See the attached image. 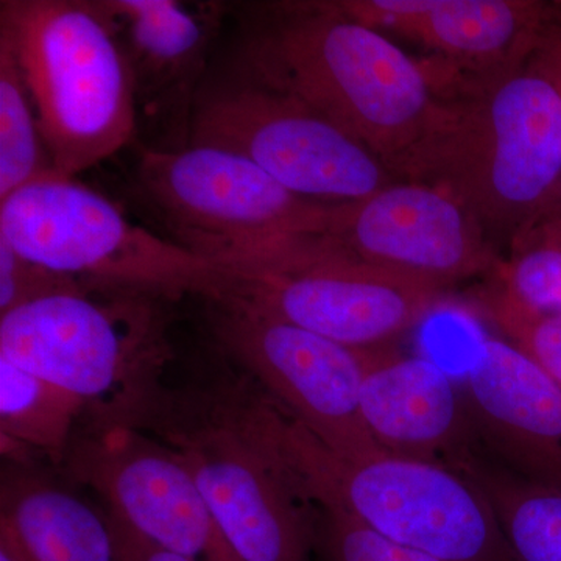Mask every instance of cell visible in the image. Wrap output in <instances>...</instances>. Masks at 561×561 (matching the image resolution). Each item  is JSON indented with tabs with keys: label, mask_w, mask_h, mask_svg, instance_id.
<instances>
[{
	"label": "cell",
	"mask_w": 561,
	"mask_h": 561,
	"mask_svg": "<svg viewBox=\"0 0 561 561\" xmlns=\"http://www.w3.org/2000/svg\"><path fill=\"white\" fill-rule=\"evenodd\" d=\"M62 468L106 502L114 522L153 545L195 561H242L171 446L127 424L95 423L76 434Z\"/></svg>",
	"instance_id": "7c38bea8"
},
{
	"label": "cell",
	"mask_w": 561,
	"mask_h": 561,
	"mask_svg": "<svg viewBox=\"0 0 561 561\" xmlns=\"http://www.w3.org/2000/svg\"><path fill=\"white\" fill-rule=\"evenodd\" d=\"M55 172L11 41L0 32V202Z\"/></svg>",
	"instance_id": "44dd1931"
},
{
	"label": "cell",
	"mask_w": 561,
	"mask_h": 561,
	"mask_svg": "<svg viewBox=\"0 0 561 561\" xmlns=\"http://www.w3.org/2000/svg\"><path fill=\"white\" fill-rule=\"evenodd\" d=\"M0 32L16 54L58 175L73 179L130 142L135 76L98 2L3 0Z\"/></svg>",
	"instance_id": "277c9868"
},
{
	"label": "cell",
	"mask_w": 561,
	"mask_h": 561,
	"mask_svg": "<svg viewBox=\"0 0 561 561\" xmlns=\"http://www.w3.org/2000/svg\"><path fill=\"white\" fill-rule=\"evenodd\" d=\"M84 408L87 402L76 394L0 359L2 453L13 456L18 465L36 451L62 467Z\"/></svg>",
	"instance_id": "d6986e66"
},
{
	"label": "cell",
	"mask_w": 561,
	"mask_h": 561,
	"mask_svg": "<svg viewBox=\"0 0 561 561\" xmlns=\"http://www.w3.org/2000/svg\"><path fill=\"white\" fill-rule=\"evenodd\" d=\"M0 236L51 272L161 298L224 291L227 271L138 227L113 202L51 172L0 202Z\"/></svg>",
	"instance_id": "52a82bcc"
},
{
	"label": "cell",
	"mask_w": 561,
	"mask_h": 561,
	"mask_svg": "<svg viewBox=\"0 0 561 561\" xmlns=\"http://www.w3.org/2000/svg\"><path fill=\"white\" fill-rule=\"evenodd\" d=\"M187 144L241 154L312 201H360L397 181L359 140L242 66L227 79L202 84Z\"/></svg>",
	"instance_id": "ba28073f"
},
{
	"label": "cell",
	"mask_w": 561,
	"mask_h": 561,
	"mask_svg": "<svg viewBox=\"0 0 561 561\" xmlns=\"http://www.w3.org/2000/svg\"><path fill=\"white\" fill-rule=\"evenodd\" d=\"M351 256L449 289L501 261L482 225L445 191L397 180L360 201L334 203L330 232Z\"/></svg>",
	"instance_id": "4fadbf2b"
},
{
	"label": "cell",
	"mask_w": 561,
	"mask_h": 561,
	"mask_svg": "<svg viewBox=\"0 0 561 561\" xmlns=\"http://www.w3.org/2000/svg\"><path fill=\"white\" fill-rule=\"evenodd\" d=\"M360 412L373 440L394 456L459 471L478 456L467 401L449 373L430 357L370 351Z\"/></svg>",
	"instance_id": "2e32d148"
},
{
	"label": "cell",
	"mask_w": 561,
	"mask_h": 561,
	"mask_svg": "<svg viewBox=\"0 0 561 561\" xmlns=\"http://www.w3.org/2000/svg\"><path fill=\"white\" fill-rule=\"evenodd\" d=\"M548 213L561 214V187L559 191V195H557L556 202H553V205L551 206V208L548 209ZM548 213H546V214H548Z\"/></svg>",
	"instance_id": "f1b7e54d"
},
{
	"label": "cell",
	"mask_w": 561,
	"mask_h": 561,
	"mask_svg": "<svg viewBox=\"0 0 561 561\" xmlns=\"http://www.w3.org/2000/svg\"><path fill=\"white\" fill-rule=\"evenodd\" d=\"M213 306L210 319L220 348L265 397L332 451L354 457L383 451L360 412V386L370 351L348 348L271 317Z\"/></svg>",
	"instance_id": "8fae6325"
},
{
	"label": "cell",
	"mask_w": 561,
	"mask_h": 561,
	"mask_svg": "<svg viewBox=\"0 0 561 561\" xmlns=\"http://www.w3.org/2000/svg\"><path fill=\"white\" fill-rule=\"evenodd\" d=\"M494 290L524 309L561 313V214L548 213L508 247L493 272Z\"/></svg>",
	"instance_id": "7402d4cb"
},
{
	"label": "cell",
	"mask_w": 561,
	"mask_h": 561,
	"mask_svg": "<svg viewBox=\"0 0 561 561\" xmlns=\"http://www.w3.org/2000/svg\"><path fill=\"white\" fill-rule=\"evenodd\" d=\"M476 305L507 335L508 342L522 348L561 387V313L529 311L493 287L483 289Z\"/></svg>",
	"instance_id": "603a6c76"
},
{
	"label": "cell",
	"mask_w": 561,
	"mask_h": 561,
	"mask_svg": "<svg viewBox=\"0 0 561 561\" xmlns=\"http://www.w3.org/2000/svg\"><path fill=\"white\" fill-rule=\"evenodd\" d=\"M460 471L489 497L516 561H561V489L493 467L478 456Z\"/></svg>",
	"instance_id": "ffe728a7"
},
{
	"label": "cell",
	"mask_w": 561,
	"mask_h": 561,
	"mask_svg": "<svg viewBox=\"0 0 561 561\" xmlns=\"http://www.w3.org/2000/svg\"><path fill=\"white\" fill-rule=\"evenodd\" d=\"M342 13L416 41L437 55L426 62L438 94L491 79L529 60L561 24L557 7L535 0H346Z\"/></svg>",
	"instance_id": "5bb4252c"
},
{
	"label": "cell",
	"mask_w": 561,
	"mask_h": 561,
	"mask_svg": "<svg viewBox=\"0 0 561 561\" xmlns=\"http://www.w3.org/2000/svg\"><path fill=\"white\" fill-rule=\"evenodd\" d=\"M320 561H442L381 537L345 513L319 511Z\"/></svg>",
	"instance_id": "cb8c5ba5"
},
{
	"label": "cell",
	"mask_w": 561,
	"mask_h": 561,
	"mask_svg": "<svg viewBox=\"0 0 561 561\" xmlns=\"http://www.w3.org/2000/svg\"><path fill=\"white\" fill-rule=\"evenodd\" d=\"M0 526L24 561H117L110 513L79 494L28 471L3 476Z\"/></svg>",
	"instance_id": "ac0fdd59"
},
{
	"label": "cell",
	"mask_w": 561,
	"mask_h": 561,
	"mask_svg": "<svg viewBox=\"0 0 561 561\" xmlns=\"http://www.w3.org/2000/svg\"><path fill=\"white\" fill-rule=\"evenodd\" d=\"M106 14L135 76L138 103L151 113L181 110L191 121L206 58L219 28L216 7L173 0L98 2Z\"/></svg>",
	"instance_id": "e0dca14e"
},
{
	"label": "cell",
	"mask_w": 561,
	"mask_h": 561,
	"mask_svg": "<svg viewBox=\"0 0 561 561\" xmlns=\"http://www.w3.org/2000/svg\"><path fill=\"white\" fill-rule=\"evenodd\" d=\"M538 58L561 84V24L556 25L537 49Z\"/></svg>",
	"instance_id": "4316f807"
},
{
	"label": "cell",
	"mask_w": 561,
	"mask_h": 561,
	"mask_svg": "<svg viewBox=\"0 0 561 561\" xmlns=\"http://www.w3.org/2000/svg\"><path fill=\"white\" fill-rule=\"evenodd\" d=\"M198 409L161 398L140 420L179 454L242 561H316L319 511L251 438L225 400Z\"/></svg>",
	"instance_id": "9c48e42d"
},
{
	"label": "cell",
	"mask_w": 561,
	"mask_h": 561,
	"mask_svg": "<svg viewBox=\"0 0 561 561\" xmlns=\"http://www.w3.org/2000/svg\"><path fill=\"white\" fill-rule=\"evenodd\" d=\"M389 171L445 191L508 249L559 195L560 81L535 50L518 68L457 84Z\"/></svg>",
	"instance_id": "6da1fadb"
},
{
	"label": "cell",
	"mask_w": 561,
	"mask_h": 561,
	"mask_svg": "<svg viewBox=\"0 0 561 561\" xmlns=\"http://www.w3.org/2000/svg\"><path fill=\"white\" fill-rule=\"evenodd\" d=\"M476 437L512 472L561 489V387L515 343L483 337L465 373Z\"/></svg>",
	"instance_id": "9a60e30c"
},
{
	"label": "cell",
	"mask_w": 561,
	"mask_h": 561,
	"mask_svg": "<svg viewBox=\"0 0 561 561\" xmlns=\"http://www.w3.org/2000/svg\"><path fill=\"white\" fill-rule=\"evenodd\" d=\"M227 402L317 511L345 513L442 561H516L489 497L465 472L387 451L343 456L265 394L232 391Z\"/></svg>",
	"instance_id": "7a4b0ae2"
},
{
	"label": "cell",
	"mask_w": 561,
	"mask_h": 561,
	"mask_svg": "<svg viewBox=\"0 0 561 561\" xmlns=\"http://www.w3.org/2000/svg\"><path fill=\"white\" fill-rule=\"evenodd\" d=\"M227 271V268H225ZM448 289L376 267L337 249L273 272L227 271L231 306L359 351L382 350L446 302Z\"/></svg>",
	"instance_id": "30bf717a"
},
{
	"label": "cell",
	"mask_w": 561,
	"mask_h": 561,
	"mask_svg": "<svg viewBox=\"0 0 561 561\" xmlns=\"http://www.w3.org/2000/svg\"><path fill=\"white\" fill-rule=\"evenodd\" d=\"M139 181L175 242L227 271H278L327 247L334 203L294 194L232 151L146 150Z\"/></svg>",
	"instance_id": "5b68a950"
},
{
	"label": "cell",
	"mask_w": 561,
	"mask_h": 561,
	"mask_svg": "<svg viewBox=\"0 0 561 561\" xmlns=\"http://www.w3.org/2000/svg\"><path fill=\"white\" fill-rule=\"evenodd\" d=\"M0 561H24L20 546L3 526H0Z\"/></svg>",
	"instance_id": "83f0119b"
},
{
	"label": "cell",
	"mask_w": 561,
	"mask_h": 561,
	"mask_svg": "<svg viewBox=\"0 0 561 561\" xmlns=\"http://www.w3.org/2000/svg\"><path fill=\"white\" fill-rule=\"evenodd\" d=\"M111 522L116 534L117 561H195L153 545L113 518Z\"/></svg>",
	"instance_id": "484cf974"
},
{
	"label": "cell",
	"mask_w": 561,
	"mask_h": 561,
	"mask_svg": "<svg viewBox=\"0 0 561 561\" xmlns=\"http://www.w3.org/2000/svg\"><path fill=\"white\" fill-rule=\"evenodd\" d=\"M101 287V286H99ZM91 284L0 316V359L99 409L95 423H130L158 397L169 359L168 317L157 295Z\"/></svg>",
	"instance_id": "8992f818"
},
{
	"label": "cell",
	"mask_w": 561,
	"mask_h": 561,
	"mask_svg": "<svg viewBox=\"0 0 561 561\" xmlns=\"http://www.w3.org/2000/svg\"><path fill=\"white\" fill-rule=\"evenodd\" d=\"M239 66L359 140L387 168L420 138L438 101L426 62L335 2L265 7L250 22Z\"/></svg>",
	"instance_id": "3957f363"
},
{
	"label": "cell",
	"mask_w": 561,
	"mask_h": 561,
	"mask_svg": "<svg viewBox=\"0 0 561 561\" xmlns=\"http://www.w3.org/2000/svg\"><path fill=\"white\" fill-rule=\"evenodd\" d=\"M84 284L73 276L33 264L0 236V316L38 298L79 290Z\"/></svg>",
	"instance_id": "d4e9b609"
}]
</instances>
